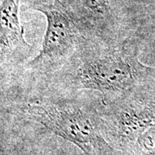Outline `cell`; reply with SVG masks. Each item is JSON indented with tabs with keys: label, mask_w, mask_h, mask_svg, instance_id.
Here are the masks:
<instances>
[{
	"label": "cell",
	"mask_w": 155,
	"mask_h": 155,
	"mask_svg": "<svg viewBox=\"0 0 155 155\" xmlns=\"http://www.w3.org/2000/svg\"><path fill=\"white\" fill-rule=\"evenodd\" d=\"M62 68L69 86L100 93L106 102L115 100L146 69L125 46L100 45L85 38Z\"/></svg>",
	"instance_id": "1"
},
{
	"label": "cell",
	"mask_w": 155,
	"mask_h": 155,
	"mask_svg": "<svg viewBox=\"0 0 155 155\" xmlns=\"http://www.w3.org/2000/svg\"><path fill=\"white\" fill-rule=\"evenodd\" d=\"M28 117L54 134L73 143L87 155L111 150L101 114L75 103L43 100L25 107Z\"/></svg>",
	"instance_id": "2"
},
{
	"label": "cell",
	"mask_w": 155,
	"mask_h": 155,
	"mask_svg": "<svg viewBox=\"0 0 155 155\" xmlns=\"http://www.w3.org/2000/svg\"><path fill=\"white\" fill-rule=\"evenodd\" d=\"M33 8L45 15L47 27L41 49L28 65L41 73L57 71L72 58L84 39L80 26L61 0H53L50 4H35Z\"/></svg>",
	"instance_id": "3"
},
{
	"label": "cell",
	"mask_w": 155,
	"mask_h": 155,
	"mask_svg": "<svg viewBox=\"0 0 155 155\" xmlns=\"http://www.w3.org/2000/svg\"><path fill=\"white\" fill-rule=\"evenodd\" d=\"M20 0H2L1 11V62L19 61L26 57L31 45L25 38V29L21 24Z\"/></svg>",
	"instance_id": "4"
},
{
	"label": "cell",
	"mask_w": 155,
	"mask_h": 155,
	"mask_svg": "<svg viewBox=\"0 0 155 155\" xmlns=\"http://www.w3.org/2000/svg\"><path fill=\"white\" fill-rule=\"evenodd\" d=\"M83 7L96 17H106L111 12V0H80Z\"/></svg>",
	"instance_id": "5"
}]
</instances>
